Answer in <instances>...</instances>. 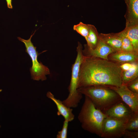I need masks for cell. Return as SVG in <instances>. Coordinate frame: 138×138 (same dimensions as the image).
I'll return each instance as SVG.
<instances>
[{
    "instance_id": "4",
    "label": "cell",
    "mask_w": 138,
    "mask_h": 138,
    "mask_svg": "<svg viewBox=\"0 0 138 138\" xmlns=\"http://www.w3.org/2000/svg\"><path fill=\"white\" fill-rule=\"evenodd\" d=\"M82 50V44L78 42L77 56L72 67L71 78L68 87L69 93L67 97L62 101L65 106L70 108L77 107L82 98V94L78 90L80 66L83 56Z\"/></svg>"
},
{
    "instance_id": "1",
    "label": "cell",
    "mask_w": 138,
    "mask_h": 138,
    "mask_svg": "<svg viewBox=\"0 0 138 138\" xmlns=\"http://www.w3.org/2000/svg\"><path fill=\"white\" fill-rule=\"evenodd\" d=\"M122 71L120 65L114 62L83 55L78 88L94 85L120 86L122 83Z\"/></svg>"
},
{
    "instance_id": "15",
    "label": "cell",
    "mask_w": 138,
    "mask_h": 138,
    "mask_svg": "<svg viewBox=\"0 0 138 138\" xmlns=\"http://www.w3.org/2000/svg\"><path fill=\"white\" fill-rule=\"evenodd\" d=\"M138 76V63L137 62H133L132 67L127 70L122 71V84L126 85L131 81L137 78Z\"/></svg>"
},
{
    "instance_id": "6",
    "label": "cell",
    "mask_w": 138,
    "mask_h": 138,
    "mask_svg": "<svg viewBox=\"0 0 138 138\" xmlns=\"http://www.w3.org/2000/svg\"><path fill=\"white\" fill-rule=\"evenodd\" d=\"M128 121L107 116L102 123L101 137L119 138L123 137Z\"/></svg>"
},
{
    "instance_id": "12",
    "label": "cell",
    "mask_w": 138,
    "mask_h": 138,
    "mask_svg": "<svg viewBox=\"0 0 138 138\" xmlns=\"http://www.w3.org/2000/svg\"><path fill=\"white\" fill-rule=\"evenodd\" d=\"M138 54L133 52L120 51L113 52L109 55L108 59L119 63L120 64L126 63L137 62Z\"/></svg>"
},
{
    "instance_id": "18",
    "label": "cell",
    "mask_w": 138,
    "mask_h": 138,
    "mask_svg": "<svg viewBox=\"0 0 138 138\" xmlns=\"http://www.w3.org/2000/svg\"><path fill=\"white\" fill-rule=\"evenodd\" d=\"M126 130L138 131V113H133L128 121Z\"/></svg>"
},
{
    "instance_id": "20",
    "label": "cell",
    "mask_w": 138,
    "mask_h": 138,
    "mask_svg": "<svg viewBox=\"0 0 138 138\" xmlns=\"http://www.w3.org/2000/svg\"><path fill=\"white\" fill-rule=\"evenodd\" d=\"M68 122L64 120L61 130L58 132L56 135L57 138H67Z\"/></svg>"
},
{
    "instance_id": "11",
    "label": "cell",
    "mask_w": 138,
    "mask_h": 138,
    "mask_svg": "<svg viewBox=\"0 0 138 138\" xmlns=\"http://www.w3.org/2000/svg\"><path fill=\"white\" fill-rule=\"evenodd\" d=\"M47 96L51 99L56 105L58 111L57 114L61 115L64 118L65 120L68 122L73 121L74 118V115L72 112V109L65 106L62 101L57 99L50 92L48 91L46 94Z\"/></svg>"
},
{
    "instance_id": "9",
    "label": "cell",
    "mask_w": 138,
    "mask_h": 138,
    "mask_svg": "<svg viewBox=\"0 0 138 138\" xmlns=\"http://www.w3.org/2000/svg\"><path fill=\"white\" fill-rule=\"evenodd\" d=\"M84 49L82 50L84 55L91 56L109 60L108 57L110 54L114 52L113 50L99 37L97 44L94 49L88 48L84 45Z\"/></svg>"
},
{
    "instance_id": "19",
    "label": "cell",
    "mask_w": 138,
    "mask_h": 138,
    "mask_svg": "<svg viewBox=\"0 0 138 138\" xmlns=\"http://www.w3.org/2000/svg\"><path fill=\"white\" fill-rule=\"evenodd\" d=\"M73 29L85 39L88 35L89 33L88 24H86L80 22L78 24L74 25Z\"/></svg>"
},
{
    "instance_id": "14",
    "label": "cell",
    "mask_w": 138,
    "mask_h": 138,
    "mask_svg": "<svg viewBox=\"0 0 138 138\" xmlns=\"http://www.w3.org/2000/svg\"><path fill=\"white\" fill-rule=\"evenodd\" d=\"M122 32L129 39L135 51L138 53V24L126 26Z\"/></svg>"
},
{
    "instance_id": "7",
    "label": "cell",
    "mask_w": 138,
    "mask_h": 138,
    "mask_svg": "<svg viewBox=\"0 0 138 138\" xmlns=\"http://www.w3.org/2000/svg\"><path fill=\"white\" fill-rule=\"evenodd\" d=\"M106 86L117 93L122 100L129 107L133 112L138 113V94L132 91L126 85L124 84H122L119 86Z\"/></svg>"
},
{
    "instance_id": "21",
    "label": "cell",
    "mask_w": 138,
    "mask_h": 138,
    "mask_svg": "<svg viewBox=\"0 0 138 138\" xmlns=\"http://www.w3.org/2000/svg\"><path fill=\"white\" fill-rule=\"evenodd\" d=\"M126 85L132 91L138 94V77L131 81Z\"/></svg>"
},
{
    "instance_id": "3",
    "label": "cell",
    "mask_w": 138,
    "mask_h": 138,
    "mask_svg": "<svg viewBox=\"0 0 138 138\" xmlns=\"http://www.w3.org/2000/svg\"><path fill=\"white\" fill-rule=\"evenodd\" d=\"M78 91L89 98L96 107L104 112L122 100L113 90L105 86L94 85L79 88Z\"/></svg>"
},
{
    "instance_id": "22",
    "label": "cell",
    "mask_w": 138,
    "mask_h": 138,
    "mask_svg": "<svg viewBox=\"0 0 138 138\" xmlns=\"http://www.w3.org/2000/svg\"><path fill=\"white\" fill-rule=\"evenodd\" d=\"M123 137L126 138H138V131H134L126 130Z\"/></svg>"
},
{
    "instance_id": "10",
    "label": "cell",
    "mask_w": 138,
    "mask_h": 138,
    "mask_svg": "<svg viewBox=\"0 0 138 138\" xmlns=\"http://www.w3.org/2000/svg\"><path fill=\"white\" fill-rule=\"evenodd\" d=\"M127 5L126 26L138 24V0H124Z\"/></svg>"
},
{
    "instance_id": "16",
    "label": "cell",
    "mask_w": 138,
    "mask_h": 138,
    "mask_svg": "<svg viewBox=\"0 0 138 138\" xmlns=\"http://www.w3.org/2000/svg\"><path fill=\"white\" fill-rule=\"evenodd\" d=\"M89 33L85 39L87 42L86 44L89 48L93 49L96 47L99 39L98 33L96 28L92 25L88 24Z\"/></svg>"
},
{
    "instance_id": "5",
    "label": "cell",
    "mask_w": 138,
    "mask_h": 138,
    "mask_svg": "<svg viewBox=\"0 0 138 138\" xmlns=\"http://www.w3.org/2000/svg\"><path fill=\"white\" fill-rule=\"evenodd\" d=\"M31 34L29 39L25 40L20 37H17L19 40L23 43L26 47V52L30 57L32 62V67L30 68V71L31 78L34 80L43 81L47 79L46 75L50 74L49 69L42 63L39 62L38 60V55L43 52L38 53L36 50V47H34L31 41V38L36 32Z\"/></svg>"
},
{
    "instance_id": "24",
    "label": "cell",
    "mask_w": 138,
    "mask_h": 138,
    "mask_svg": "<svg viewBox=\"0 0 138 138\" xmlns=\"http://www.w3.org/2000/svg\"><path fill=\"white\" fill-rule=\"evenodd\" d=\"M6 1L7 3V7L10 9H12V0H6Z\"/></svg>"
},
{
    "instance_id": "2",
    "label": "cell",
    "mask_w": 138,
    "mask_h": 138,
    "mask_svg": "<svg viewBox=\"0 0 138 138\" xmlns=\"http://www.w3.org/2000/svg\"><path fill=\"white\" fill-rule=\"evenodd\" d=\"M107 117L103 112L96 107L89 98L85 96L78 117L83 129L101 137L102 123Z\"/></svg>"
},
{
    "instance_id": "17",
    "label": "cell",
    "mask_w": 138,
    "mask_h": 138,
    "mask_svg": "<svg viewBox=\"0 0 138 138\" xmlns=\"http://www.w3.org/2000/svg\"><path fill=\"white\" fill-rule=\"evenodd\" d=\"M122 40L121 51H123L135 53L131 42L129 39L122 31L118 33Z\"/></svg>"
},
{
    "instance_id": "25",
    "label": "cell",
    "mask_w": 138,
    "mask_h": 138,
    "mask_svg": "<svg viewBox=\"0 0 138 138\" xmlns=\"http://www.w3.org/2000/svg\"><path fill=\"white\" fill-rule=\"evenodd\" d=\"M0 127H1V126H0Z\"/></svg>"
},
{
    "instance_id": "13",
    "label": "cell",
    "mask_w": 138,
    "mask_h": 138,
    "mask_svg": "<svg viewBox=\"0 0 138 138\" xmlns=\"http://www.w3.org/2000/svg\"><path fill=\"white\" fill-rule=\"evenodd\" d=\"M99 37L109 46L114 52L121 51L122 40L118 33L98 34Z\"/></svg>"
},
{
    "instance_id": "8",
    "label": "cell",
    "mask_w": 138,
    "mask_h": 138,
    "mask_svg": "<svg viewBox=\"0 0 138 138\" xmlns=\"http://www.w3.org/2000/svg\"><path fill=\"white\" fill-rule=\"evenodd\" d=\"M108 117L128 121L134 112L122 100L103 112Z\"/></svg>"
},
{
    "instance_id": "23",
    "label": "cell",
    "mask_w": 138,
    "mask_h": 138,
    "mask_svg": "<svg viewBox=\"0 0 138 138\" xmlns=\"http://www.w3.org/2000/svg\"><path fill=\"white\" fill-rule=\"evenodd\" d=\"M133 63H123L120 64V66L122 71H126L129 70L132 67Z\"/></svg>"
}]
</instances>
